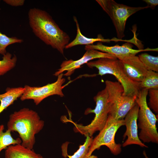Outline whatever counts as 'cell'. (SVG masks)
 <instances>
[{
    "instance_id": "6da1fadb",
    "label": "cell",
    "mask_w": 158,
    "mask_h": 158,
    "mask_svg": "<svg viewBox=\"0 0 158 158\" xmlns=\"http://www.w3.org/2000/svg\"><path fill=\"white\" fill-rule=\"evenodd\" d=\"M30 26L35 35L47 45L63 54L65 47L70 39L46 11L37 8L28 13Z\"/></svg>"
},
{
    "instance_id": "7a4b0ae2",
    "label": "cell",
    "mask_w": 158,
    "mask_h": 158,
    "mask_svg": "<svg viewBox=\"0 0 158 158\" xmlns=\"http://www.w3.org/2000/svg\"><path fill=\"white\" fill-rule=\"evenodd\" d=\"M44 121L36 111L24 108L14 111L9 116L8 130L17 132L24 146L32 149L35 143V135L43 128Z\"/></svg>"
},
{
    "instance_id": "3957f363",
    "label": "cell",
    "mask_w": 158,
    "mask_h": 158,
    "mask_svg": "<svg viewBox=\"0 0 158 158\" xmlns=\"http://www.w3.org/2000/svg\"><path fill=\"white\" fill-rule=\"evenodd\" d=\"M108 97V92L106 87L98 92L94 97L96 104L95 108L92 109L88 108L85 112V115L91 113L95 114L93 119L88 125L83 126L73 122L71 118H67L66 116H62L61 121L73 124L75 132L79 133L85 136L92 137L95 132L101 130L107 122L109 115Z\"/></svg>"
},
{
    "instance_id": "277c9868",
    "label": "cell",
    "mask_w": 158,
    "mask_h": 158,
    "mask_svg": "<svg viewBox=\"0 0 158 158\" xmlns=\"http://www.w3.org/2000/svg\"><path fill=\"white\" fill-rule=\"evenodd\" d=\"M86 64L90 68H96L98 70V75L102 76L109 74L114 76L123 87V95L137 97L140 90V83L133 81L127 76L118 59L101 58L90 61Z\"/></svg>"
},
{
    "instance_id": "5b68a950",
    "label": "cell",
    "mask_w": 158,
    "mask_h": 158,
    "mask_svg": "<svg viewBox=\"0 0 158 158\" xmlns=\"http://www.w3.org/2000/svg\"><path fill=\"white\" fill-rule=\"evenodd\" d=\"M148 89H141L136 99V102L139 107L137 125L140 130L138 137L144 142L158 144V133L156 126L158 118L148 105Z\"/></svg>"
},
{
    "instance_id": "8992f818",
    "label": "cell",
    "mask_w": 158,
    "mask_h": 158,
    "mask_svg": "<svg viewBox=\"0 0 158 158\" xmlns=\"http://www.w3.org/2000/svg\"><path fill=\"white\" fill-rule=\"evenodd\" d=\"M109 114L117 120L124 119L136 103L137 97L123 95V87L118 82L107 80Z\"/></svg>"
},
{
    "instance_id": "52a82bcc",
    "label": "cell",
    "mask_w": 158,
    "mask_h": 158,
    "mask_svg": "<svg viewBox=\"0 0 158 158\" xmlns=\"http://www.w3.org/2000/svg\"><path fill=\"white\" fill-rule=\"evenodd\" d=\"M96 1L111 19L118 39L120 40L125 36V30L128 18L140 11L149 8L147 6L131 7L118 3L113 0H96Z\"/></svg>"
},
{
    "instance_id": "ba28073f",
    "label": "cell",
    "mask_w": 158,
    "mask_h": 158,
    "mask_svg": "<svg viewBox=\"0 0 158 158\" xmlns=\"http://www.w3.org/2000/svg\"><path fill=\"white\" fill-rule=\"evenodd\" d=\"M124 125V119L117 120L109 114L104 126L99 134L93 139L86 158L91 155L95 150L103 145L108 148L114 155L119 154L122 151V145L116 143L115 137L118 129Z\"/></svg>"
},
{
    "instance_id": "9c48e42d",
    "label": "cell",
    "mask_w": 158,
    "mask_h": 158,
    "mask_svg": "<svg viewBox=\"0 0 158 158\" xmlns=\"http://www.w3.org/2000/svg\"><path fill=\"white\" fill-rule=\"evenodd\" d=\"M62 73L57 76L56 80L42 87H31L25 85L24 91L20 97L21 101L32 99L36 105L39 104L48 97L56 95L62 97L64 96L62 90L65 87L63 84L66 80Z\"/></svg>"
},
{
    "instance_id": "30bf717a",
    "label": "cell",
    "mask_w": 158,
    "mask_h": 158,
    "mask_svg": "<svg viewBox=\"0 0 158 158\" xmlns=\"http://www.w3.org/2000/svg\"><path fill=\"white\" fill-rule=\"evenodd\" d=\"M130 42H127L122 45H116L109 46L103 44L101 42H98L96 44L86 45L85 49L86 50L95 49L102 52L108 53L115 56L119 60L125 58L136 55L138 53L145 51H158V48H147L145 49H135L133 48V45Z\"/></svg>"
},
{
    "instance_id": "8fae6325",
    "label": "cell",
    "mask_w": 158,
    "mask_h": 158,
    "mask_svg": "<svg viewBox=\"0 0 158 158\" xmlns=\"http://www.w3.org/2000/svg\"><path fill=\"white\" fill-rule=\"evenodd\" d=\"M86 51L83 56L78 60L74 61L70 59L63 61L60 65V68L55 73L54 75L57 76L66 71L64 75L66 76H70L76 69L80 68L82 65L95 59L103 58H116L111 54L96 50L89 49Z\"/></svg>"
},
{
    "instance_id": "7c38bea8",
    "label": "cell",
    "mask_w": 158,
    "mask_h": 158,
    "mask_svg": "<svg viewBox=\"0 0 158 158\" xmlns=\"http://www.w3.org/2000/svg\"><path fill=\"white\" fill-rule=\"evenodd\" d=\"M139 109V105L136 102L124 118V124L126 130L123 136V140L126 137L127 138L122 145L123 147L133 144L138 145L142 147H148L140 140L138 137L137 120Z\"/></svg>"
},
{
    "instance_id": "4fadbf2b",
    "label": "cell",
    "mask_w": 158,
    "mask_h": 158,
    "mask_svg": "<svg viewBox=\"0 0 158 158\" xmlns=\"http://www.w3.org/2000/svg\"><path fill=\"white\" fill-rule=\"evenodd\" d=\"M123 70L127 76L133 81L140 83L147 70L136 55L119 60Z\"/></svg>"
},
{
    "instance_id": "5bb4252c",
    "label": "cell",
    "mask_w": 158,
    "mask_h": 158,
    "mask_svg": "<svg viewBox=\"0 0 158 158\" xmlns=\"http://www.w3.org/2000/svg\"><path fill=\"white\" fill-rule=\"evenodd\" d=\"M5 158H44L32 149L25 147L21 144L11 145L6 150Z\"/></svg>"
},
{
    "instance_id": "9a60e30c",
    "label": "cell",
    "mask_w": 158,
    "mask_h": 158,
    "mask_svg": "<svg viewBox=\"0 0 158 158\" xmlns=\"http://www.w3.org/2000/svg\"><path fill=\"white\" fill-rule=\"evenodd\" d=\"M77 28V34L75 39L72 42L69 43L65 47V49H68L78 45L85 44L86 45L92 44L96 42H109L111 41H122L121 40L114 38L111 39H104L101 35H98L96 38H88L83 35L81 33L79 25L77 18L73 16Z\"/></svg>"
},
{
    "instance_id": "2e32d148",
    "label": "cell",
    "mask_w": 158,
    "mask_h": 158,
    "mask_svg": "<svg viewBox=\"0 0 158 158\" xmlns=\"http://www.w3.org/2000/svg\"><path fill=\"white\" fill-rule=\"evenodd\" d=\"M24 87H8L6 92L0 94V114L8 107L13 104L23 93Z\"/></svg>"
},
{
    "instance_id": "e0dca14e",
    "label": "cell",
    "mask_w": 158,
    "mask_h": 158,
    "mask_svg": "<svg viewBox=\"0 0 158 158\" xmlns=\"http://www.w3.org/2000/svg\"><path fill=\"white\" fill-rule=\"evenodd\" d=\"M4 125H0V152L3 149H6L8 146L12 145L21 144L20 138H14L11 134V132L7 130L4 132Z\"/></svg>"
},
{
    "instance_id": "ac0fdd59",
    "label": "cell",
    "mask_w": 158,
    "mask_h": 158,
    "mask_svg": "<svg viewBox=\"0 0 158 158\" xmlns=\"http://www.w3.org/2000/svg\"><path fill=\"white\" fill-rule=\"evenodd\" d=\"M140 89H158V73L147 71L144 78L140 83Z\"/></svg>"
},
{
    "instance_id": "d6986e66",
    "label": "cell",
    "mask_w": 158,
    "mask_h": 158,
    "mask_svg": "<svg viewBox=\"0 0 158 158\" xmlns=\"http://www.w3.org/2000/svg\"><path fill=\"white\" fill-rule=\"evenodd\" d=\"M17 61V58L15 55L12 56L9 52L4 55L2 59L0 60V75H4L13 68Z\"/></svg>"
},
{
    "instance_id": "ffe728a7",
    "label": "cell",
    "mask_w": 158,
    "mask_h": 158,
    "mask_svg": "<svg viewBox=\"0 0 158 158\" xmlns=\"http://www.w3.org/2000/svg\"><path fill=\"white\" fill-rule=\"evenodd\" d=\"M147 71L158 72V56L147 53H143L138 56Z\"/></svg>"
},
{
    "instance_id": "44dd1931",
    "label": "cell",
    "mask_w": 158,
    "mask_h": 158,
    "mask_svg": "<svg viewBox=\"0 0 158 158\" xmlns=\"http://www.w3.org/2000/svg\"><path fill=\"white\" fill-rule=\"evenodd\" d=\"M84 144L80 145L79 149L72 155H67L69 158H86L89 150L93 141L92 136H86Z\"/></svg>"
},
{
    "instance_id": "7402d4cb",
    "label": "cell",
    "mask_w": 158,
    "mask_h": 158,
    "mask_svg": "<svg viewBox=\"0 0 158 158\" xmlns=\"http://www.w3.org/2000/svg\"><path fill=\"white\" fill-rule=\"evenodd\" d=\"M23 42L21 39L15 37H9L0 31V54L3 55L7 53L6 47L9 45Z\"/></svg>"
},
{
    "instance_id": "603a6c76",
    "label": "cell",
    "mask_w": 158,
    "mask_h": 158,
    "mask_svg": "<svg viewBox=\"0 0 158 158\" xmlns=\"http://www.w3.org/2000/svg\"><path fill=\"white\" fill-rule=\"evenodd\" d=\"M149 96L148 107L157 114H158V89L148 90Z\"/></svg>"
},
{
    "instance_id": "cb8c5ba5",
    "label": "cell",
    "mask_w": 158,
    "mask_h": 158,
    "mask_svg": "<svg viewBox=\"0 0 158 158\" xmlns=\"http://www.w3.org/2000/svg\"><path fill=\"white\" fill-rule=\"evenodd\" d=\"M3 1L6 4L13 6H22L25 2L24 0H4Z\"/></svg>"
},
{
    "instance_id": "d4e9b609",
    "label": "cell",
    "mask_w": 158,
    "mask_h": 158,
    "mask_svg": "<svg viewBox=\"0 0 158 158\" xmlns=\"http://www.w3.org/2000/svg\"><path fill=\"white\" fill-rule=\"evenodd\" d=\"M147 4V6L152 9L155 8L158 4V0H143Z\"/></svg>"
},
{
    "instance_id": "484cf974",
    "label": "cell",
    "mask_w": 158,
    "mask_h": 158,
    "mask_svg": "<svg viewBox=\"0 0 158 158\" xmlns=\"http://www.w3.org/2000/svg\"><path fill=\"white\" fill-rule=\"evenodd\" d=\"M87 158H98V157L94 155H91L88 157Z\"/></svg>"
},
{
    "instance_id": "4316f807",
    "label": "cell",
    "mask_w": 158,
    "mask_h": 158,
    "mask_svg": "<svg viewBox=\"0 0 158 158\" xmlns=\"http://www.w3.org/2000/svg\"><path fill=\"white\" fill-rule=\"evenodd\" d=\"M143 154L145 157V158H149L148 157H147L146 152L145 151H144L143 152Z\"/></svg>"
},
{
    "instance_id": "83f0119b",
    "label": "cell",
    "mask_w": 158,
    "mask_h": 158,
    "mask_svg": "<svg viewBox=\"0 0 158 158\" xmlns=\"http://www.w3.org/2000/svg\"><path fill=\"white\" fill-rule=\"evenodd\" d=\"M1 10V8H0V11Z\"/></svg>"
},
{
    "instance_id": "f1b7e54d",
    "label": "cell",
    "mask_w": 158,
    "mask_h": 158,
    "mask_svg": "<svg viewBox=\"0 0 158 158\" xmlns=\"http://www.w3.org/2000/svg\"><path fill=\"white\" fill-rule=\"evenodd\" d=\"M1 1L0 0V2Z\"/></svg>"
}]
</instances>
